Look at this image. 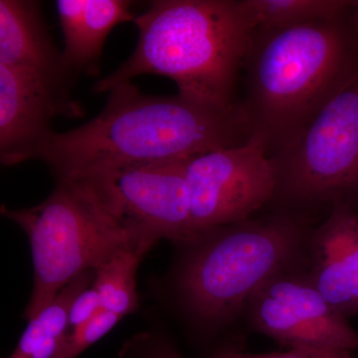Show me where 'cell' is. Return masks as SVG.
Returning <instances> with one entry per match:
<instances>
[{"label": "cell", "mask_w": 358, "mask_h": 358, "mask_svg": "<svg viewBox=\"0 0 358 358\" xmlns=\"http://www.w3.org/2000/svg\"><path fill=\"white\" fill-rule=\"evenodd\" d=\"M103 310L100 294L93 286L78 294L71 305L69 331L86 324Z\"/></svg>", "instance_id": "19"}, {"label": "cell", "mask_w": 358, "mask_h": 358, "mask_svg": "<svg viewBox=\"0 0 358 358\" xmlns=\"http://www.w3.org/2000/svg\"><path fill=\"white\" fill-rule=\"evenodd\" d=\"M193 228L202 231L248 220L273 202L275 174L263 138L221 148L186 160Z\"/></svg>", "instance_id": "7"}, {"label": "cell", "mask_w": 358, "mask_h": 358, "mask_svg": "<svg viewBox=\"0 0 358 358\" xmlns=\"http://www.w3.org/2000/svg\"><path fill=\"white\" fill-rule=\"evenodd\" d=\"M121 320L115 313L102 310L93 320L66 334L53 358H77L110 333Z\"/></svg>", "instance_id": "17"}, {"label": "cell", "mask_w": 358, "mask_h": 358, "mask_svg": "<svg viewBox=\"0 0 358 358\" xmlns=\"http://www.w3.org/2000/svg\"><path fill=\"white\" fill-rule=\"evenodd\" d=\"M310 358H352L350 352H320L313 353Z\"/></svg>", "instance_id": "21"}, {"label": "cell", "mask_w": 358, "mask_h": 358, "mask_svg": "<svg viewBox=\"0 0 358 358\" xmlns=\"http://www.w3.org/2000/svg\"><path fill=\"white\" fill-rule=\"evenodd\" d=\"M1 214L24 231L31 248L34 284L24 317L31 320L80 275L115 254L152 245L108 206L88 179H57L53 192L30 208L2 205Z\"/></svg>", "instance_id": "5"}, {"label": "cell", "mask_w": 358, "mask_h": 358, "mask_svg": "<svg viewBox=\"0 0 358 358\" xmlns=\"http://www.w3.org/2000/svg\"><path fill=\"white\" fill-rule=\"evenodd\" d=\"M122 358H183L173 343L155 333L136 334L122 346ZM212 358H220L218 353Z\"/></svg>", "instance_id": "18"}, {"label": "cell", "mask_w": 358, "mask_h": 358, "mask_svg": "<svg viewBox=\"0 0 358 358\" xmlns=\"http://www.w3.org/2000/svg\"><path fill=\"white\" fill-rule=\"evenodd\" d=\"M239 4L253 30L343 17L353 7V1L341 0H239Z\"/></svg>", "instance_id": "15"}, {"label": "cell", "mask_w": 358, "mask_h": 358, "mask_svg": "<svg viewBox=\"0 0 358 358\" xmlns=\"http://www.w3.org/2000/svg\"><path fill=\"white\" fill-rule=\"evenodd\" d=\"M258 333L289 350H358V333L313 286L306 267L275 275L250 298L244 310Z\"/></svg>", "instance_id": "8"}, {"label": "cell", "mask_w": 358, "mask_h": 358, "mask_svg": "<svg viewBox=\"0 0 358 358\" xmlns=\"http://www.w3.org/2000/svg\"><path fill=\"white\" fill-rule=\"evenodd\" d=\"M357 52L345 16L254 30L241 105L268 155L291 143L357 74Z\"/></svg>", "instance_id": "3"}, {"label": "cell", "mask_w": 358, "mask_h": 358, "mask_svg": "<svg viewBox=\"0 0 358 358\" xmlns=\"http://www.w3.org/2000/svg\"><path fill=\"white\" fill-rule=\"evenodd\" d=\"M0 65L32 71L72 88L74 77L34 0H0Z\"/></svg>", "instance_id": "12"}, {"label": "cell", "mask_w": 358, "mask_h": 358, "mask_svg": "<svg viewBox=\"0 0 358 358\" xmlns=\"http://www.w3.org/2000/svg\"><path fill=\"white\" fill-rule=\"evenodd\" d=\"M56 8L64 37L63 62L74 78L81 73L98 74L110 31L136 18L127 0H58Z\"/></svg>", "instance_id": "13"}, {"label": "cell", "mask_w": 358, "mask_h": 358, "mask_svg": "<svg viewBox=\"0 0 358 358\" xmlns=\"http://www.w3.org/2000/svg\"><path fill=\"white\" fill-rule=\"evenodd\" d=\"M187 159L117 167L79 178L88 179L115 215L152 246L160 239L186 244L196 236L185 176Z\"/></svg>", "instance_id": "9"}, {"label": "cell", "mask_w": 358, "mask_h": 358, "mask_svg": "<svg viewBox=\"0 0 358 358\" xmlns=\"http://www.w3.org/2000/svg\"><path fill=\"white\" fill-rule=\"evenodd\" d=\"M71 88L32 71L0 65V162L13 166L38 159L57 115L77 117L81 110Z\"/></svg>", "instance_id": "10"}, {"label": "cell", "mask_w": 358, "mask_h": 358, "mask_svg": "<svg viewBox=\"0 0 358 358\" xmlns=\"http://www.w3.org/2000/svg\"><path fill=\"white\" fill-rule=\"evenodd\" d=\"M307 273L320 294L346 319L358 315V211L336 204L312 229Z\"/></svg>", "instance_id": "11"}, {"label": "cell", "mask_w": 358, "mask_h": 358, "mask_svg": "<svg viewBox=\"0 0 358 358\" xmlns=\"http://www.w3.org/2000/svg\"><path fill=\"white\" fill-rule=\"evenodd\" d=\"M353 8H355V20L358 25V1H355V3H353Z\"/></svg>", "instance_id": "22"}, {"label": "cell", "mask_w": 358, "mask_h": 358, "mask_svg": "<svg viewBox=\"0 0 358 358\" xmlns=\"http://www.w3.org/2000/svg\"><path fill=\"white\" fill-rule=\"evenodd\" d=\"M310 231L301 215L278 210L199 233L179 271L186 306L207 324H229L268 280L307 268Z\"/></svg>", "instance_id": "4"}, {"label": "cell", "mask_w": 358, "mask_h": 358, "mask_svg": "<svg viewBox=\"0 0 358 358\" xmlns=\"http://www.w3.org/2000/svg\"><path fill=\"white\" fill-rule=\"evenodd\" d=\"M138 44L126 62L94 87L109 93L143 75L169 78L179 95L228 110L253 28L239 0H155L134 20Z\"/></svg>", "instance_id": "2"}, {"label": "cell", "mask_w": 358, "mask_h": 358, "mask_svg": "<svg viewBox=\"0 0 358 358\" xmlns=\"http://www.w3.org/2000/svg\"><path fill=\"white\" fill-rule=\"evenodd\" d=\"M252 134L241 103L218 109L179 94L147 95L128 82L110 90L105 108L91 121L54 131L37 159L57 179L79 178L238 147Z\"/></svg>", "instance_id": "1"}, {"label": "cell", "mask_w": 358, "mask_h": 358, "mask_svg": "<svg viewBox=\"0 0 358 358\" xmlns=\"http://www.w3.org/2000/svg\"><path fill=\"white\" fill-rule=\"evenodd\" d=\"M278 210L358 201V72L291 143L270 155Z\"/></svg>", "instance_id": "6"}, {"label": "cell", "mask_w": 358, "mask_h": 358, "mask_svg": "<svg viewBox=\"0 0 358 358\" xmlns=\"http://www.w3.org/2000/svg\"><path fill=\"white\" fill-rule=\"evenodd\" d=\"M145 255L138 250H127L96 268L93 287L100 294L103 310L122 319L138 308L136 275Z\"/></svg>", "instance_id": "16"}, {"label": "cell", "mask_w": 358, "mask_h": 358, "mask_svg": "<svg viewBox=\"0 0 358 358\" xmlns=\"http://www.w3.org/2000/svg\"><path fill=\"white\" fill-rule=\"evenodd\" d=\"M310 350H289L286 352L267 353V355H245L236 350H226L219 352L220 358H310L313 353Z\"/></svg>", "instance_id": "20"}, {"label": "cell", "mask_w": 358, "mask_h": 358, "mask_svg": "<svg viewBox=\"0 0 358 358\" xmlns=\"http://www.w3.org/2000/svg\"><path fill=\"white\" fill-rule=\"evenodd\" d=\"M95 271L80 275L56 298L29 320L15 350L8 358H53L69 329V312L75 298L91 287Z\"/></svg>", "instance_id": "14"}]
</instances>
